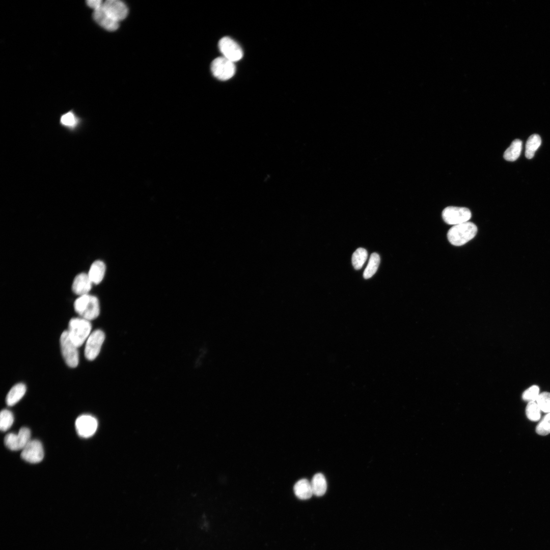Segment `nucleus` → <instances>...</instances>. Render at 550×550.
I'll list each match as a JSON object with an SVG mask.
<instances>
[{
    "label": "nucleus",
    "instance_id": "f257e3e1",
    "mask_svg": "<svg viewBox=\"0 0 550 550\" xmlns=\"http://www.w3.org/2000/svg\"><path fill=\"white\" fill-rule=\"evenodd\" d=\"M74 308L80 317L92 320L100 313V305L98 298L89 294L79 296L74 302Z\"/></svg>",
    "mask_w": 550,
    "mask_h": 550
},
{
    "label": "nucleus",
    "instance_id": "20e7f679",
    "mask_svg": "<svg viewBox=\"0 0 550 550\" xmlns=\"http://www.w3.org/2000/svg\"><path fill=\"white\" fill-rule=\"evenodd\" d=\"M60 343L61 352L65 363L71 368L76 367L79 363L78 347L71 340L67 331L62 333Z\"/></svg>",
    "mask_w": 550,
    "mask_h": 550
},
{
    "label": "nucleus",
    "instance_id": "b1692460",
    "mask_svg": "<svg viewBox=\"0 0 550 550\" xmlns=\"http://www.w3.org/2000/svg\"><path fill=\"white\" fill-rule=\"evenodd\" d=\"M541 411L536 401L529 402L526 408V414L527 418L532 421H537L540 420Z\"/></svg>",
    "mask_w": 550,
    "mask_h": 550
},
{
    "label": "nucleus",
    "instance_id": "f3484780",
    "mask_svg": "<svg viewBox=\"0 0 550 550\" xmlns=\"http://www.w3.org/2000/svg\"><path fill=\"white\" fill-rule=\"evenodd\" d=\"M293 490L295 496L300 500L309 499L313 494L311 482L306 479L298 480L295 484Z\"/></svg>",
    "mask_w": 550,
    "mask_h": 550
},
{
    "label": "nucleus",
    "instance_id": "0eeeda50",
    "mask_svg": "<svg viewBox=\"0 0 550 550\" xmlns=\"http://www.w3.org/2000/svg\"><path fill=\"white\" fill-rule=\"evenodd\" d=\"M472 216L471 211L465 207L449 206L442 212V217L448 224L456 225L466 222Z\"/></svg>",
    "mask_w": 550,
    "mask_h": 550
},
{
    "label": "nucleus",
    "instance_id": "1a4fd4ad",
    "mask_svg": "<svg viewBox=\"0 0 550 550\" xmlns=\"http://www.w3.org/2000/svg\"><path fill=\"white\" fill-rule=\"evenodd\" d=\"M218 47L224 57L233 62L239 61L243 56L241 47L229 37L222 38L219 41Z\"/></svg>",
    "mask_w": 550,
    "mask_h": 550
},
{
    "label": "nucleus",
    "instance_id": "7ed1b4c3",
    "mask_svg": "<svg viewBox=\"0 0 550 550\" xmlns=\"http://www.w3.org/2000/svg\"><path fill=\"white\" fill-rule=\"evenodd\" d=\"M91 329L90 321L76 317L71 319L67 331L71 340L79 347L86 341L92 333Z\"/></svg>",
    "mask_w": 550,
    "mask_h": 550
},
{
    "label": "nucleus",
    "instance_id": "f03ea898",
    "mask_svg": "<svg viewBox=\"0 0 550 550\" xmlns=\"http://www.w3.org/2000/svg\"><path fill=\"white\" fill-rule=\"evenodd\" d=\"M477 232V226L472 222H466L454 225L448 231L447 237L452 244L460 246L473 239Z\"/></svg>",
    "mask_w": 550,
    "mask_h": 550
},
{
    "label": "nucleus",
    "instance_id": "6e6552de",
    "mask_svg": "<svg viewBox=\"0 0 550 550\" xmlns=\"http://www.w3.org/2000/svg\"><path fill=\"white\" fill-rule=\"evenodd\" d=\"M31 441V431L26 427H22L17 434L10 433L6 435L4 443L13 451L22 450Z\"/></svg>",
    "mask_w": 550,
    "mask_h": 550
},
{
    "label": "nucleus",
    "instance_id": "4be33fe9",
    "mask_svg": "<svg viewBox=\"0 0 550 550\" xmlns=\"http://www.w3.org/2000/svg\"><path fill=\"white\" fill-rule=\"evenodd\" d=\"M380 263V257L376 253H372L369 258V262L366 267L363 277L364 279H368L372 277L376 272Z\"/></svg>",
    "mask_w": 550,
    "mask_h": 550
},
{
    "label": "nucleus",
    "instance_id": "ddd939ff",
    "mask_svg": "<svg viewBox=\"0 0 550 550\" xmlns=\"http://www.w3.org/2000/svg\"><path fill=\"white\" fill-rule=\"evenodd\" d=\"M93 17L99 25L107 31H114L119 27V22L110 16L103 7L94 10Z\"/></svg>",
    "mask_w": 550,
    "mask_h": 550
},
{
    "label": "nucleus",
    "instance_id": "9b49d317",
    "mask_svg": "<svg viewBox=\"0 0 550 550\" xmlns=\"http://www.w3.org/2000/svg\"><path fill=\"white\" fill-rule=\"evenodd\" d=\"M21 457L23 460L32 463L42 461L44 457V450L41 442L37 439H31L22 450Z\"/></svg>",
    "mask_w": 550,
    "mask_h": 550
},
{
    "label": "nucleus",
    "instance_id": "aec40b11",
    "mask_svg": "<svg viewBox=\"0 0 550 550\" xmlns=\"http://www.w3.org/2000/svg\"><path fill=\"white\" fill-rule=\"evenodd\" d=\"M522 149V142L519 139L514 140L504 153V158L507 161L516 160L520 156Z\"/></svg>",
    "mask_w": 550,
    "mask_h": 550
},
{
    "label": "nucleus",
    "instance_id": "9d476101",
    "mask_svg": "<svg viewBox=\"0 0 550 550\" xmlns=\"http://www.w3.org/2000/svg\"><path fill=\"white\" fill-rule=\"evenodd\" d=\"M75 426L76 432L80 436L88 438L94 435L96 431L98 422L97 419L91 415H82L76 419Z\"/></svg>",
    "mask_w": 550,
    "mask_h": 550
},
{
    "label": "nucleus",
    "instance_id": "6ab92c4d",
    "mask_svg": "<svg viewBox=\"0 0 550 550\" xmlns=\"http://www.w3.org/2000/svg\"><path fill=\"white\" fill-rule=\"evenodd\" d=\"M311 484L314 495L321 497L325 493L327 483L325 478L322 474H316L313 476Z\"/></svg>",
    "mask_w": 550,
    "mask_h": 550
},
{
    "label": "nucleus",
    "instance_id": "bb28decb",
    "mask_svg": "<svg viewBox=\"0 0 550 550\" xmlns=\"http://www.w3.org/2000/svg\"><path fill=\"white\" fill-rule=\"evenodd\" d=\"M536 432L541 435L550 433V413L545 415L539 422L536 428Z\"/></svg>",
    "mask_w": 550,
    "mask_h": 550
},
{
    "label": "nucleus",
    "instance_id": "412c9836",
    "mask_svg": "<svg viewBox=\"0 0 550 550\" xmlns=\"http://www.w3.org/2000/svg\"><path fill=\"white\" fill-rule=\"evenodd\" d=\"M541 144V138L538 134H533L528 139L526 145L525 155L528 159H531L536 151Z\"/></svg>",
    "mask_w": 550,
    "mask_h": 550
},
{
    "label": "nucleus",
    "instance_id": "2eb2a0df",
    "mask_svg": "<svg viewBox=\"0 0 550 550\" xmlns=\"http://www.w3.org/2000/svg\"><path fill=\"white\" fill-rule=\"evenodd\" d=\"M93 284L88 273L84 272L78 274L74 278L72 285L73 292L79 295L89 294Z\"/></svg>",
    "mask_w": 550,
    "mask_h": 550
},
{
    "label": "nucleus",
    "instance_id": "cd10ccee",
    "mask_svg": "<svg viewBox=\"0 0 550 550\" xmlns=\"http://www.w3.org/2000/svg\"><path fill=\"white\" fill-rule=\"evenodd\" d=\"M539 394V388L536 385H533L526 390L522 393L524 400L529 402L536 401Z\"/></svg>",
    "mask_w": 550,
    "mask_h": 550
},
{
    "label": "nucleus",
    "instance_id": "4468645a",
    "mask_svg": "<svg viewBox=\"0 0 550 550\" xmlns=\"http://www.w3.org/2000/svg\"><path fill=\"white\" fill-rule=\"evenodd\" d=\"M82 121L72 111L62 114L59 120L60 126L71 133L77 131L81 127Z\"/></svg>",
    "mask_w": 550,
    "mask_h": 550
},
{
    "label": "nucleus",
    "instance_id": "393cba45",
    "mask_svg": "<svg viewBox=\"0 0 550 550\" xmlns=\"http://www.w3.org/2000/svg\"><path fill=\"white\" fill-rule=\"evenodd\" d=\"M14 421L13 414L9 410L4 409L0 414V428L2 431L8 430Z\"/></svg>",
    "mask_w": 550,
    "mask_h": 550
},
{
    "label": "nucleus",
    "instance_id": "f8f14e48",
    "mask_svg": "<svg viewBox=\"0 0 550 550\" xmlns=\"http://www.w3.org/2000/svg\"><path fill=\"white\" fill-rule=\"evenodd\" d=\"M102 7L106 13L118 22L124 19L128 13L126 5L119 0H107L103 2Z\"/></svg>",
    "mask_w": 550,
    "mask_h": 550
},
{
    "label": "nucleus",
    "instance_id": "5701e85b",
    "mask_svg": "<svg viewBox=\"0 0 550 550\" xmlns=\"http://www.w3.org/2000/svg\"><path fill=\"white\" fill-rule=\"evenodd\" d=\"M367 256L368 253L365 249H357L352 256V264L354 269H360L366 261Z\"/></svg>",
    "mask_w": 550,
    "mask_h": 550
},
{
    "label": "nucleus",
    "instance_id": "dca6fc26",
    "mask_svg": "<svg viewBox=\"0 0 550 550\" xmlns=\"http://www.w3.org/2000/svg\"><path fill=\"white\" fill-rule=\"evenodd\" d=\"M105 270V265L101 260H96L92 264L88 274L93 284H98L102 281Z\"/></svg>",
    "mask_w": 550,
    "mask_h": 550
},
{
    "label": "nucleus",
    "instance_id": "a211bd4d",
    "mask_svg": "<svg viewBox=\"0 0 550 550\" xmlns=\"http://www.w3.org/2000/svg\"><path fill=\"white\" fill-rule=\"evenodd\" d=\"M26 390L25 385L22 383L14 385L6 396V402L7 405L11 406L16 404L23 397Z\"/></svg>",
    "mask_w": 550,
    "mask_h": 550
},
{
    "label": "nucleus",
    "instance_id": "a878e982",
    "mask_svg": "<svg viewBox=\"0 0 550 550\" xmlns=\"http://www.w3.org/2000/svg\"><path fill=\"white\" fill-rule=\"evenodd\" d=\"M536 402L541 411L550 413V393L544 392L539 394Z\"/></svg>",
    "mask_w": 550,
    "mask_h": 550
},
{
    "label": "nucleus",
    "instance_id": "423d86ee",
    "mask_svg": "<svg viewBox=\"0 0 550 550\" xmlns=\"http://www.w3.org/2000/svg\"><path fill=\"white\" fill-rule=\"evenodd\" d=\"M105 339V335L100 329H96L92 332L86 341L85 356L89 361H93L98 355L103 343Z\"/></svg>",
    "mask_w": 550,
    "mask_h": 550
},
{
    "label": "nucleus",
    "instance_id": "c85d7f7f",
    "mask_svg": "<svg viewBox=\"0 0 550 550\" xmlns=\"http://www.w3.org/2000/svg\"><path fill=\"white\" fill-rule=\"evenodd\" d=\"M87 5L94 9L97 10L102 7L103 2L101 0H88L86 2Z\"/></svg>",
    "mask_w": 550,
    "mask_h": 550
},
{
    "label": "nucleus",
    "instance_id": "39448f33",
    "mask_svg": "<svg viewBox=\"0 0 550 550\" xmlns=\"http://www.w3.org/2000/svg\"><path fill=\"white\" fill-rule=\"evenodd\" d=\"M211 69L213 75L221 80L230 79L235 73L234 63L224 57L215 59L211 63Z\"/></svg>",
    "mask_w": 550,
    "mask_h": 550
}]
</instances>
